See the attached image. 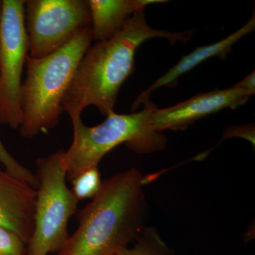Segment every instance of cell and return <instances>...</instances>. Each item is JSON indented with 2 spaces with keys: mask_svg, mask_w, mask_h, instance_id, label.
Here are the masks:
<instances>
[{
  "mask_svg": "<svg viewBox=\"0 0 255 255\" xmlns=\"http://www.w3.org/2000/svg\"><path fill=\"white\" fill-rule=\"evenodd\" d=\"M0 255H27V248L16 233L0 226Z\"/></svg>",
  "mask_w": 255,
  "mask_h": 255,
  "instance_id": "cell-15",
  "label": "cell"
},
{
  "mask_svg": "<svg viewBox=\"0 0 255 255\" xmlns=\"http://www.w3.org/2000/svg\"><path fill=\"white\" fill-rule=\"evenodd\" d=\"M142 105L143 109L135 113L112 112L95 127H87L81 118L71 119L73 140L68 150L63 152L67 179L72 181L86 169L98 167L109 152L122 144L139 154L163 150L167 138L156 131L151 123L156 105L150 99Z\"/></svg>",
  "mask_w": 255,
  "mask_h": 255,
  "instance_id": "cell-4",
  "label": "cell"
},
{
  "mask_svg": "<svg viewBox=\"0 0 255 255\" xmlns=\"http://www.w3.org/2000/svg\"><path fill=\"white\" fill-rule=\"evenodd\" d=\"M73 183L74 196L78 201L93 199L102 187L100 170L98 167H93L86 169L74 178Z\"/></svg>",
  "mask_w": 255,
  "mask_h": 255,
  "instance_id": "cell-13",
  "label": "cell"
},
{
  "mask_svg": "<svg viewBox=\"0 0 255 255\" xmlns=\"http://www.w3.org/2000/svg\"><path fill=\"white\" fill-rule=\"evenodd\" d=\"M36 189L0 168V226L27 246L34 230Z\"/></svg>",
  "mask_w": 255,
  "mask_h": 255,
  "instance_id": "cell-9",
  "label": "cell"
},
{
  "mask_svg": "<svg viewBox=\"0 0 255 255\" xmlns=\"http://www.w3.org/2000/svg\"><path fill=\"white\" fill-rule=\"evenodd\" d=\"M235 86L239 87L242 90L249 94L250 96L254 95L255 94V72L253 70L249 75H247L246 78L242 81L234 85Z\"/></svg>",
  "mask_w": 255,
  "mask_h": 255,
  "instance_id": "cell-17",
  "label": "cell"
},
{
  "mask_svg": "<svg viewBox=\"0 0 255 255\" xmlns=\"http://www.w3.org/2000/svg\"><path fill=\"white\" fill-rule=\"evenodd\" d=\"M136 168L102 181L97 195L78 213V227L58 255H117L135 241L147 216L143 185Z\"/></svg>",
  "mask_w": 255,
  "mask_h": 255,
  "instance_id": "cell-2",
  "label": "cell"
},
{
  "mask_svg": "<svg viewBox=\"0 0 255 255\" xmlns=\"http://www.w3.org/2000/svg\"><path fill=\"white\" fill-rule=\"evenodd\" d=\"M133 243L131 248L127 247L117 255H174L173 251L152 226H145Z\"/></svg>",
  "mask_w": 255,
  "mask_h": 255,
  "instance_id": "cell-12",
  "label": "cell"
},
{
  "mask_svg": "<svg viewBox=\"0 0 255 255\" xmlns=\"http://www.w3.org/2000/svg\"><path fill=\"white\" fill-rule=\"evenodd\" d=\"M63 152L37 159L34 230L26 246L27 255L58 253L68 239V222L79 201L67 186Z\"/></svg>",
  "mask_w": 255,
  "mask_h": 255,
  "instance_id": "cell-5",
  "label": "cell"
},
{
  "mask_svg": "<svg viewBox=\"0 0 255 255\" xmlns=\"http://www.w3.org/2000/svg\"><path fill=\"white\" fill-rule=\"evenodd\" d=\"M92 41L91 27L87 26L49 55L38 58L27 55L21 90V136L33 138L57 127L64 112V97Z\"/></svg>",
  "mask_w": 255,
  "mask_h": 255,
  "instance_id": "cell-3",
  "label": "cell"
},
{
  "mask_svg": "<svg viewBox=\"0 0 255 255\" xmlns=\"http://www.w3.org/2000/svg\"><path fill=\"white\" fill-rule=\"evenodd\" d=\"M0 17H1V2H0Z\"/></svg>",
  "mask_w": 255,
  "mask_h": 255,
  "instance_id": "cell-18",
  "label": "cell"
},
{
  "mask_svg": "<svg viewBox=\"0 0 255 255\" xmlns=\"http://www.w3.org/2000/svg\"><path fill=\"white\" fill-rule=\"evenodd\" d=\"M194 30L170 32L155 29L146 21L145 10L137 11L110 39L97 41L87 50L63 100L70 119L81 118L90 106L107 117L114 111L121 87L135 70L137 48L151 38L168 40L172 45L190 41Z\"/></svg>",
  "mask_w": 255,
  "mask_h": 255,
  "instance_id": "cell-1",
  "label": "cell"
},
{
  "mask_svg": "<svg viewBox=\"0 0 255 255\" xmlns=\"http://www.w3.org/2000/svg\"><path fill=\"white\" fill-rule=\"evenodd\" d=\"M249 94L233 85L225 90L200 93L177 105L154 109L151 123L156 131L184 130L199 119L224 109L236 110L249 100Z\"/></svg>",
  "mask_w": 255,
  "mask_h": 255,
  "instance_id": "cell-8",
  "label": "cell"
},
{
  "mask_svg": "<svg viewBox=\"0 0 255 255\" xmlns=\"http://www.w3.org/2000/svg\"><path fill=\"white\" fill-rule=\"evenodd\" d=\"M0 163L4 166L5 171L13 177L23 182L27 183L34 189H37L38 187V182L36 174H33L31 171L23 167L18 161H16L6 150L1 139H0Z\"/></svg>",
  "mask_w": 255,
  "mask_h": 255,
  "instance_id": "cell-14",
  "label": "cell"
},
{
  "mask_svg": "<svg viewBox=\"0 0 255 255\" xmlns=\"http://www.w3.org/2000/svg\"><path fill=\"white\" fill-rule=\"evenodd\" d=\"M255 29V16L253 14L244 26L230 36L212 44L197 47L189 54L184 55L174 66L169 69L167 73L157 79L149 88L137 97L132 104V110H136L145 101L149 100L152 92L157 89L162 87H174L177 84L178 78L206 60L215 57L219 59H225L226 55L232 50L233 46L243 37L254 31Z\"/></svg>",
  "mask_w": 255,
  "mask_h": 255,
  "instance_id": "cell-10",
  "label": "cell"
},
{
  "mask_svg": "<svg viewBox=\"0 0 255 255\" xmlns=\"http://www.w3.org/2000/svg\"><path fill=\"white\" fill-rule=\"evenodd\" d=\"M233 136L243 137L255 144V128L253 125L229 128L225 132V137Z\"/></svg>",
  "mask_w": 255,
  "mask_h": 255,
  "instance_id": "cell-16",
  "label": "cell"
},
{
  "mask_svg": "<svg viewBox=\"0 0 255 255\" xmlns=\"http://www.w3.org/2000/svg\"><path fill=\"white\" fill-rule=\"evenodd\" d=\"M25 1L3 0L0 17V121L13 129L22 122L21 90L28 55Z\"/></svg>",
  "mask_w": 255,
  "mask_h": 255,
  "instance_id": "cell-6",
  "label": "cell"
},
{
  "mask_svg": "<svg viewBox=\"0 0 255 255\" xmlns=\"http://www.w3.org/2000/svg\"><path fill=\"white\" fill-rule=\"evenodd\" d=\"M91 16L92 41L110 39L124 27L128 20L146 6L165 0H88Z\"/></svg>",
  "mask_w": 255,
  "mask_h": 255,
  "instance_id": "cell-11",
  "label": "cell"
},
{
  "mask_svg": "<svg viewBox=\"0 0 255 255\" xmlns=\"http://www.w3.org/2000/svg\"><path fill=\"white\" fill-rule=\"evenodd\" d=\"M24 11L28 55L33 58L53 53L91 26L88 0H27Z\"/></svg>",
  "mask_w": 255,
  "mask_h": 255,
  "instance_id": "cell-7",
  "label": "cell"
}]
</instances>
